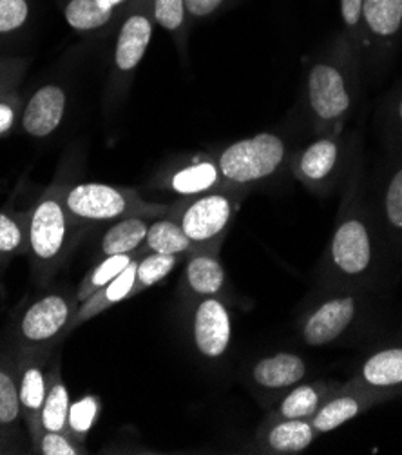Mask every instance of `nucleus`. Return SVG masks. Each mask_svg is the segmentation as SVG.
Masks as SVG:
<instances>
[{"instance_id": "nucleus-1", "label": "nucleus", "mask_w": 402, "mask_h": 455, "mask_svg": "<svg viewBox=\"0 0 402 455\" xmlns=\"http://www.w3.org/2000/svg\"><path fill=\"white\" fill-rule=\"evenodd\" d=\"M350 181L328 242L321 280L339 291L374 285L382 263V233L375 212L365 204L359 165H353Z\"/></svg>"}, {"instance_id": "nucleus-2", "label": "nucleus", "mask_w": 402, "mask_h": 455, "mask_svg": "<svg viewBox=\"0 0 402 455\" xmlns=\"http://www.w3.org/2000/svg\"><path fill=\"white\" fill-rule=\"evenodd\" d=\"M361 59L343 33L310 62L303 104L314 134L339 132L351 118L359 97Z\"/></svg>"}, {"instance_id": "nucleus-3", "label": "nucleus", "mask_w": 402, "mask_h": 455, "mask_svg": "<svg viewBox=\"0 0 402 455\" xmlns=\"http://www.w3.org/2000/svg\"><path fill=\"white\" fill-rule=\"evenodd\" d=\"M290 148L285 136L272 131L257 132L250 139L225 146L216 155L223 186L247 193L272 180L290 165L294 155Z\"/></svg>"}, {"instance_id": "nucleus-4", "label": "nucleus", "mask_w": 402, "mask_h": 455, "mask_svg": "<svg viewBox=\"0 0 402 455\" xmlns=\"http://www.w3.org/2000/svg\"><path fill=\"white\" fill-rule=\"evenodd\" d=\"M64 204L71 220L83 223L118 221L127 216L160 218L169 212L165 204H151L138 196L134 189H123L107 184H76L64 189Z\"/></svg>"}, {"instance_id": "nucleus-5", "label": "nucleus", "mask_w": 402, "mask_h": 455, "mask_svg": "<svg viewBox=\"0 0 402 455\" xmlns=\"http://www.w3.org/2000/svg\"><path fill=\"white\" fill-rule=\"evenodd\" d=\"M243 195L238 189L221 188L205 195L189 196L185 204L169 209V212L182 225L196 251H219Z\"/></svg>"}, {"instance_id": "nucleus-6", "label": "nucleus", "mask_w": 402, "mask_h": 455, "mask_svg": "<svg viewBox=\"0 0 402 455\" xmlns=\"http://www.w3.org/2000/svg\"><path fill=\"white\" fill-rule=\"evenodd\" d=\"M64 186L50 188L29 212L28 247L42 268L57 267L67 251L71 216L64 204Z\"/></svg>"}, {"instance_id": "nucleus-7", "label": "nucleus", "mask_w": 402, "mask_h": 455, "mask_svg": "<svg viewBox=\"0 0 402 455\" xmlns=\"http://www.w3.org/2000/svg\"><path fill=\"white\" fill-rule=\"evenodd\" d=\"M348 144L339 132L316 134L303 149L294 151L290 172L301 184L318 196L332 195L346 172Z\"/></svg>"}, {"instance_id": "nucleus-8", "label": "nucleus", "mask_w": 402, "mask_h": 455, "mask_svg": "<svg viewBox=\"0 0 402 455\" xmlns=\"http://www.w3.org/2000/svg\"><path fill=\"white\" fill-rule=\"evenodd\" d=\"M402 42V0H365L359 55L368 69H382Z\"/></svg>"}, {"instance_id": "nucleus-9", "label": "nucleus", "mask_w": 402, "mask_h": 455, "mask_svg": "<svg viewBox=\"0 0 402 455\" xmlns=\"http://www.w3.org/2000/svg\"><path fill=\"white\" fill-rule=\"evenodd\" d=\"M154 33V19L151 0H140L116 29V42L113 52L111 91H122L129 85L134 71L138 69L151 45Z\"/></svg>"}, {"instance_id": "nucleus-10", "label": "nucleus", "mask_w": 402, "mask_h": 455, "mask_svg": "<svg viewBox=\"0 0 402 455\" xmlns=\"http://www.w3.org/2000/svg\"><path fill=\"white\" fill-rule=\"evenodd\" d=\"M361 312L359 298L350 291L330 294L308 308L299 323V336L308 347H327L343 338Z\"/></svg>"}, {"instance_id": "nucleus-11", "label": "nucleus", "mask_w": 402, "mask_h": 455, "mask_svg": "<svg viewBox=\"0 0 402 455\" xmlns=\"http://www.w3.org/2000/svg\"><path fill=\"white\" fill-rule=\"evenodd\" d=\"M75 315L73 301L64 294H48L28 307L20 320L22 339L36 348H46L64 331H69Z\"/></svg>"}, {"instance_id": "nucleus-12", "label": "nucleus", "mask_w": 402, "mask_h": 455, "mask_svg": "<svg viewBox=\"0 0 402 455\" xmlns=\"http://www.w3.org/2000/svg\"><path fill=\"white\" fill-rule=\"evenodd\" d=\"M374 212L386 245L397 256H402V149H390V158L381 172Z\"/></svg>"}, {"instance_id": "nucleus-13", "label": "nucleus", "mask_w": 402, "mask_h": 455, "mask_svg": "<svg viewBox=\"0 0 402 455\" xmlns=\"http://www.w3.org/2000/svg\"><path fill=\"white\" fill-rule=\"evenodd\" d=\"M233 339V317L221 298H201L193 312V341L207 359L225 354Z\"/></svg>"}, {"instance_id": "nucleus-14", "label": "nucleus", "mask_w": 402, "mask_h": 455, "mask_svg": "<svg viewBox=\"0 0 402 455\" xmlns=\"http://www.w3.org/2000/svg\"><path fill=\"white\" fill-rule=\"evenodd\" d=\"M384 401H388V397L348 381L346 385H339V388L321 404L316 416L310 421L314 425L316 432L323 435L341 428L343 425L359 418L361 414L368 412L370 408Z\"/></svg>"}, {"instance_id": "nucleus-15", "label": "nucleus", "mask_w": 402, "mask_h": 455, "mask_svg": "<svg viewBox=\"0 0 402 455\" xmlns=\"http://www.w3.org/2000/svg\"><path fill=\"white\" fill-rule=\"evenodd\" d=\"M160 186L184 198L225 188L216 156L210 155H196L176 162L160 176Z\"/></svg>"}, {"instance_id": "nucleus-16", "label": "nucleus", "mask_w": 402, "mask_h": 455, "mask_svg": "<svg viewBox=\"0 0 402 455\" xmlns=\"http://www.w3.org/2000/svg\"><path fill=\"white\" fill-rule=\"evenodd\" d=\"M350 383L388 399L402 395V345L372 352L361 363Z\"/></svg>"}, {"instance_id": "nucleus-17", "label": "nucleus", "mask_w": 402, "mask_h": 455, "mask_svg": "<svg viewBox=\"0 0 402 455\" xmlns=\"http://www.w3.org/2000/svg\"><path fill=\"white\" fill-rule=\"evenodd\" d=\"M138 3L140 0H67L64 19L76 33H106L113 28L118 29Z\"/></svg>"}, {"instance_id": "nucleus-18", "label": "nucleus", "mask_w": 402, "mask_h": 455, "mask_svg": "<svg viewBox=\"0 0 402 455\" xmlns=\"http://www.w3.org/2000/svg\"><path fill=\"white\" fill-rule=\"evenodd\" d=\"M66 108L67 95L62 85L46 84L38 87L22 111V131L33 139H46L60 127Z\"/></svg>"}, {"instance_id": "nucleus-19", "label": "nucleus", "mask_w": 402, "mask_h": 455, "mask_svg": "<svg viewBox=\"0 0 402 455\" xmlns=\"http://www.w3.org/2000/svg\"><path fill=\"white\" fill-rule=\"evenodd\" d=\"M308 372L306 361L294 352H278L261 357L252 367V381L264 392L285 394L304 381Z\"/></svg>"}, {"instance_id": "nucleus-20", "label": "nucleus", "mask_w": 402, "mask_h": 455, "mask_svg": "<svg viewBox=\"0 0 402 455\" xmlns=\"http://www.w3.org/2000/svg\"><path fill=\"white\" fill-rule=\"evenodd\" d=\"M318 437L319 434L308 419H281L274 416H268L257 434V441L264 451L283 455L304 451Z\"/></svg>"}, {"instance_id": "nucleus-21", "label": "nucleus", "mask_w": 402, "mask_h": 455, "mask_svg": "<svg viewBox=\"0 0 402 455\" xmlns=\"http://www.w3.org/2000/svg\"><path fill=\"white\" fill-rule=\"evenodd\" d=\"M339 388V383L332 381H310L299 383L285 392L280 403L274 406L271 416L281 419H311L321 404Z\"/></svg>"}, {"instance_id": "nucleus-22", "label": "nucleus", "mask_w": 402, "mask_h": 455, "mask_svg": "<svg viewBox=\"0 0 402 455\" xmlns=\"http://www.w3.org/2000/svg\"><path fill=\"white\" fill-rule=\"evenodd\" d=\"M184 282L196 298H219L225 292L227 275L217 251H196L189 254Z\"/></svg>"}, {"instance_id": "nucleus-23", "label": "nucleus", "mask_w": 402, "mask_h": 455, "mask_svg": "<svg viewBox=\"0 0 402 455\" xmlns=\"http://www.w3.org/2000/svg\"><path fill=\"white\" fill-rule=\"evenodd\" d=\"M48 394V374L38 363H26V367L19 379V397H20V408L26 414V419L31 428L35 448H38L42 439V425H40V414L43 399Z\"/></svg>"}, {"instance_id": "nucleus-24", "label": "nucleus", "mask_w": 402, "mask_h": 455, "mask_svg": "<svg viewBox=\"0 0 402 455\" xmlns=\"http://www.w3.org/2000/svg\"><path fill=\"white\" fill-rule=\"evenodd\" d=\"M140 258V256H138ZM138 258L134 259L120 276H116L111 283H107L104 289H100L97 294H93L89 299H85L83 303H80V307L76 308L73 322H71V329H75L76 325L91 320V317L99 315L100 312H104L106 308H109L114 303H120L127 298L132 296V289L134 283H137V265H138Z\"/></svg>"}, {"instance_id": "nucleus-25", "label": "nucleus", "mask_w": 402, "mask_h": 455, "mask_svg": "<svg viewBox=\"0 0 402 455\" xmlns=\"http://www.w3.org/2000/svg\"><path fill=\"white\" fill-rule=\"evenodd\" d=\"M149 220L151 218L146 216H127L114 221L102 238V256L132 254L142 251L149 231Z\"/></svg>"}, {"instance_id": "nucleus-26", "label": "nucleus", "mask_w": 402, "mask_h": 455, "mask_svg": "<svg viewBox=\"0 0 402 455\" xmlns=\"http://www.w3.org/2000/svg\"><path fill=\"white\" fill-rule=\"evenodd\" d=\"M144 252H158V254H170V256H182L193 254L196 249L184 233L182 225L177 223L172 216L169 218H154L149 223V231L144 242Z\"/></svg>"}, {"instance_id": "nucleus-27", "label": "nucleus", "mask_w": 402, "mask_h": 455, "mask_svg": "<svg viewBox=\"0 0 402 455\" xmlns=\"http://www.w3.org/2000/svg\"><path fill=\"white\" fill-rule=\"evenodd\" d=\"M69 392L62 381L60 367H53L48 374V394L43 399L40 425L42 432H64L69 434Z\"/></svg>"}, {"instance_id": "nucleus-28", "label": "nucleus", "mask_w": 402, "mask_h": 455, "mask_svg": "<svg viewBox=\"0 0 402 455\" xmlns=\"http://www.w3.org/2000/svg\"><path fill=\"white\" fill-rule=\"evenodd\" d=\"M151 12L154 24L167 31L176 42L177 50L185 53L191 26L185 0H151Z\"/></svg>"}, {"instance_id": "nucleus-29", "label": "nucleus", "mask_w": 402, "mask_h": 455, "mask_svg": "<svg viewBox=\"0 0 402 455\" xmlns=\"http://www.w3.org/2000/svg\"><path fill=\"white\" fill-rule=\"evenodd\" d=\"M144 254V252H142ZM140 251L132 252V254H114V256H106L91 272H89L87 278L82 282L78 292H76V301L78 305L83 303L85 299L91 298L93 294H97L100 289H104L107 283H111L116 276H120L122 272L137 259L138 256H142Z\"/></svg>"}, {"instance_id": "nucleus-30", "label": "nucleus", "mask_w": 402, "mask_h": 455, "mask_svg": "<svg viewBox=\"0 0 402 455\" xmlns=\"http://www.w3.org/2000/svg\"><path fill=\"white\" fill-rule=\"evenodd\" d=\"M177 265V256L170 254H158V252H144L138 258L137 265V283H134L132 296L144 292L146 289L156 285L158 282L165 280L174 267Z\"/></svg>"}, {"instance_id": "nucleus-31", "label": "nucleus", "mask_w": 402, "mask_h": 455, "mask_svg": "<svg viewBox=\"0 0 402 455\" xmlns=\"http://www.w3.org/2000/svg\"><path fill=\"white\" fill-rule=\"evenodd\" d=\"M99 414H100V401L95 395H85L71 403L69 419H67L69 435L76 443L83 444V439L87 437L89 430L93 428Z\"/></svg>"}, {"instance_id": "nucleus-32", "label": "nucleus", "mask_w": 402, "mask_h": 455, "mask_svg": "<svg viewBox=\"0 0 402 455\" xmlns=\"http://www.w3.org/2000/svg\"><path fill=\"white\" fill-rule=\"evenodd\" d=\"M381 127L388 149H402V87H397L382 104Z\"/></svg>"}, {"instance_id": "nucleus-33", "label": "nucleus", "mask_w": 402, "mask_h": 455, "mask_svg": "<svg viewBox=\"0 0 402 455\" xmlns=\"http://www.w3.org/2000/svg\"><path fill=\"white\" fill-rule=\"evenodd\" d=\"M19 381L8 371L0 369V427L15 425L20 418Z\"/></svg>"}, {"instance_id": "nucleus-34", "label": "nucleus", "mask_w": 402, "mask_h": 455, "mask_svg": "<svg viewBox=\"0 0 402 455\" xmlns=\"http://www.w3.org/2000/svg\"><path fill=\"white\" fill-rule=\"evenodd\" d=\"M31 0H0V35H13L28 26Z\"/></svg>"}, {"instance_id": "nucleus-35", "label": "nucleus", "mask_w": 402, "mask_h": 455, "mask_svg": "<svg viewBox=\"0 0 402 455\" xmlns=\"http://www.w3.org/2000/svg\"><path fill=\"white\" fill-rule=\"evenodd\" d=\"M363 6H365V0H339V13H341V24H343L341 33L351 44V48L355 50L357 55H359V42H361Z\"/></svg>"}, {"instance_id": "nucleus-36", "label": "nucleus", "mask_w": 402, "mask_h": 455, "mask_svg": "<svg viewBox=\"0 0 402 455\" xmlns=\"http://www.w3.org/2000/svg\"><path fill=\"white\" fill-rule=\"evenodd\" d=\"M42 455H80L85 453L83 444L76 443L64 432H42L40 444L36 448Z\"/></svg>"}, {"instance_id": "nucleus-37", "label": "nucleus", "mask_w": 402, "mask_h": 455, "mask_svg": "<svg viewBox=\"0 0 402 455\" xmlns=\"http://www.w3.org/2000/svg\"><path fill=\"white\" fill-rule=\"evenodd\" d=\"M24 242L26 235L20 223L13 216L0 212V252H17Z\"/></svg>"}, {"instance_id": "nucleus-38", "label": "nucleus", "mask_w": 402, "mask_h": 455, "mask_svg": "<svg viewBox=\"0 0 402 455\" xmlns=\"http://www.w3.org/2000/svg\"><path fill=\"white\" fill-rule=\"evenodd\" d=\"M234 3L236 0H185L191 22L219 15L221 12L231 8Z\"/></svg>"}, {"instance_id": "nucleus-39", "label": "nucleus", "mask_w": 402, "mask_h": 455, "mask_svg": "<svg viewBox=\"0 0 402 455\" xmlns=\"http://www.w3.org/2000/svg\"><path fill=\"white\" fill-rule=\"evenodd\" d=\"M19 116L17 99H0V136L10 132Z\"/></svg>"}]
</instances>
